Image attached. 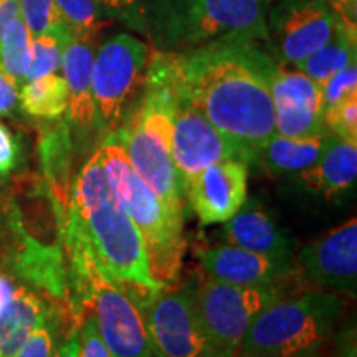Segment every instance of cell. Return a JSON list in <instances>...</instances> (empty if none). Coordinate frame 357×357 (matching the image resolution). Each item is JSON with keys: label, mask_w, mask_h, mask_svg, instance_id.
Returning <instances> with one entry per match:
<instances>
[{"label": "cell", "mask_w": 357, "mask_h": 357, "mask_svg": "<svg viewBox=\"0 0 357 357\" xmlns=\"http://www.w3.org/2000/svg\"><path fill=\"white\" fill-rule=\"evenodd\" d=\"M182 89L181 56L151 53L144 86L118 132L111 134L123 146L139 177L172 211L185 215L187 187L172 160V121Z\"/></svg>", "instance_id": "3957f363"}, {"label": "cell", "mask_w": 357, "mask_h": 357, "mask_svg": "<svg viewBox=\"0 0 357 357\" xmlns=\"http://www.w3.org/2000/svg\"><path fill=\"white\" fill-rule=\"evenodd\" d=\"M331 357H357V336L354 324H346L334 339Z\"/></svg>", "instance_id": "d590c367"}, {"label": "cell", "mask_w": 357, "mask_h": 357, "mask_svg": "<svg viewBox=\"0 0 357 357\" xmlns=\"http://www.w3.org/2000/svg\"><path fill=\"white\" fill-rule=\"evenodd\" d=\"M197 258L205 273L223 283L263 287L289 284L301 278L300 266L293 255L268 257L235 245H217L199 250Z\"/></svg>", "instance_id": "2e32d148"}, {"label": "cell", "mask_w": 357, "mask_h": 357, "mask_svg": "<svg viewBox=\"0 0 357 357\" xmlns=\"http://www.w3.org/2000/svg\"><path fill=\"white\" fill-rule=\"evenodd\" d=\"M22 149L19 139L0 121V178H7L20 166Z\"/></svg>", "instance_id": "836d02e7"}, {"label": "cell", "mask_w": 357, "mask_h": 357, "mask_svg": "<svg viewBox=\"0 0 357 357\" xmlns=\"http://www.w3.org/2000/svg\"><path fill=\"white\" fill-rule=\"evenodd\" d=\"M15 15H19V2L17 0H0V38H2L8 22Z\"/></svg>", "instance_id": "74e56055"}, {"label": "cell", "mask_w": 357, "mask_h": 357, "mask_svg": "<svg viewBox=\"0 0 357 357\" xmlns=\"http://www.w3.org/2000/svg\"><path fill=\"white\" fill-rule=\"evenodd\" d=\"M351 63H356V24L337 15V24L331 38L319 50L294 66L323 86L334 73Z\"/></svg>", "instance_id": "603a6c76"}, {"label": "cell", "mask_w": 357, "mask_h": 357, "mask_svg": "<svg viewBox=\"0 0 357 357\" xmlns=\"http://www.w3.org/2000/svg\"><path fill=\"white\" fill-rule=\"evenodd\" d=\"M98 154L111 192L139 230L151 273L160 284L172 283L177 280L187 248L185 215L172 211L142 181L114 136L101 141Z\"/></svg>", "instance_id": "5b68a950"}, {"label": "cell", "mask_w": 357, "mask_h": 357, "mask_svg": "<svg viewBox=\"0 0 357 357\" xmlns=\"http://www.w3.org/2000/svg\"><path fill=\"white\" fill-rule=\"evenodd\" d=\"M301 357H319V354H310V356H301Z\"/></svg>", "instance_id": "60d3db41"}, {"label": "cell", "mask_w": 357, "mask_h": 357, "mask_svg": "<svg viewBox=\"0 0 357 357\" xmlns=\"http://www.w3.org/2000/svg\"><path fill=\"white\" fill-rule=\"evenodd\" d=\"M95 40L71 37L63 50V78L68 86V124L73 147L83 151L93 141H98L95 101L91 89V70L95 60Z\"/></svg>", "instance_id": "ac0fdd59"}, {"label": "cell", "mask_w": 357, "mask_h": 357, "mask_svg": "<svg viewBox=\"0 0 357 357\" xmlns=\"http://www.w3.org/2000/svg\"><path fill=\"white\" fill-rule=\"evenodd\" d=\"M298 178L326 200H339L356 185L357 144L333 136L318 162L298 172Z\"/></svg>", "instance_id": "ffe728a7"}, {"label": "cell", "mask_w": 357, "mask_h": 357, "mask_svg": "<svg viewBox=\"0 0 357 357\" xmlns=\"http://www.w3.org/2000/svg\"><path fill=\"white\" fill-rule=\"evenodd\" d=\"M222 238L227 245L268 257L293 255L294 242L257 199L245 200L234 217L225 222Z\"/></svg>", "instance_id": "d6986e66"}, {"label": "cell", "mask_w": 357, "mask_h": 357, "mask_svg": "<svg viewBox=\"0 0 357 357\" xmlns=\"http://www.w3.org/2000/svg\"><path fill=\"white\" fill-rule=\"evenodd\" d=\"M147 0H96L106 19L124 24L139 33H147Z\"/></svg>", "instance_id": "4dcf8cb0"}, {"label": "cell", "mask_w": 357, "mask_h": 357, "mask_svg": "<svg viewBox=\"0 0 357 357\" xmlns=\"http://www.w3.org/2000/svg\"><path fill=\"white\" fill-rule=\"evenodd\" d=\"M79 337V357H113L106 342L102 341L100 331H98L95 316L91 311H86L78 326Z\"/></svg>", "instance_id": "d6a6232c"}, {"label": "cell", "mask_w": 357, "mask_h": 357, "mask_svg": "<svg viewBox=\"0 0 357 357\" xmlns=\"http://www.w3.org/2000/svg\"><path fill=\"white\" fill-rule=\"evenodd\" d=\"M331 137L328 131L307 137H287L275 132L258 153L255 164H260L270 176L298 174L318 162Z\"/></svg>", "instance_id": "44dd1931"}, {"label": "cell", "mask_w": 357, "mask_h": 357, "mask_svg": "<svg viewBox=\"0 0 357 357\" xmlns=\"http://www.w3.org/2000/svg\"><path fill=\"white\" fill-rule=\"evenodd\" d=\"M189 283L213 357H236L253 319L289 293V284L245 287L223 283L208 275H195Z\"/></svg>", "instance_id": "9c48e42d"}, {"label": "cell", "mask_w": 357, "mask_h": 357, "mask_svg": "<svg viewBox=\"0 0 357 357\" xmlns=\"http://www.w3.org/2000/svg\"><path fill=\"white\" fill-rule=\"evenodd\" d=\"M303 281L319 289L354 294L357 287V218L303 247L296 255Z\"/></svg>", "instance_id": "7c38bea8"}, {"label": "cell", "mask_w": 357, "mask_h": 357, "mask_svg": "<svg viewBox=\"0 0 357 357\" xmlns=\"http://www.w3.org/2000/svg\"><path fill=\"white\" fill-rule=\"evenodd\" d=\"M61 326H63V318L55 307L50 306L13 357H53L63 337Z\"/></svg>", "instance_id": "83f0119b"}, {"label": "cell", "mask_w": 357, "mask_h": 357, "mask_svg": "<svg viewBox=\"0 0 357 357\" xmlns=\"http://www.w3.org/2000/svg\"><path fill=\"white\" fill-rule=\"evenodd\" d=\"M70 38L71 37H58V35H40V37L32 38L25 83L61 70L65 45Z\"/></svg>", "instance_id": "f1b7e54d"}, {"label": "cell", "mask_w": 357, "mask_h": 357, "mask_svg": "<svg viewBox=\"0 0 357 357\" xmlns=\"http://www.w3.org/2000/svg\"><path fill=\"white\" fill-rule=\"evenodd\" d=\"M333 10L337 12L341 19L354 24L356 19V0H331Z\"/></svg>", "instance_id": "ab89813d"}, {"label": "cell", "mask_w": 357, "mask_h": 357, "mask_svg": "<svg viewBox=\"0 0 357 357\" xmlns=\"http://www.w3.org/2000/svg\"><path fill=\"white\" fill-rule=\"evenodd\" d=\"M32 35L20 15L8 22L0 38V68L17 86L25 83V73L30 61Z\"/></svg>", "instance_id": "d4e9b609"}, {"label": "cell", "mask_w": 357, "mask_h": 357, "mask_svg": "<svg viewBox=\"0 0 357 357\" xmlns=\"http://www.w3.org/2000/svg\"><path fill=\"white\" fill-rule=\"evenodd\" d=\"M247 164L220 160L205 167L187 184V204L202 225L227 222L247 200Z\"/></svg>", "instance_id": "e0dca14e"}, {"label": "cell", "mask_w": 357, "mask_h": 357, "mask_svg": "<svg viewBox=\"0 0 357 357\" xmlns=\"http://www.w3.org/2000/svg\"><path fill=\"white\" fill-rule=\"evenodd\" d=\"M346 300L328 289L284 296L250 324L236 357H301L318 354L333 336Z\"/></svg>", "instance_id": "8992f818"}, {"label": "cell", "mask_w": 357, "mask_h": 357, "mask_svg": "<svg viewBox=\"0 0 357 357\" xmlns=\"http://www.w3.org/2000/svg\"><path fill=\"white\" fill-rule=\"evenodd\" d=\"M139 310L154 357H213L190 283L164 287Z\"/></svg>", "instance_id": "30bf717a"}, {"label": "cell", "mask_w": 357, "mask_h": 357, "mask_svg": "<svg viewBox=\"0 0 357 357\" xmlns=\"http://www.w3.org/2000/svg\"><path fill=\"white\" fill-rule=\"evenodd\" d=\"M20 109L40 119H58L66 113L68 86L63 77L56 73L45 75L22 84L19 89Z\"/></svg>", "instance_id": "cb8c5ba5"}, {"label": "cell", "mask_w": 357, "mask_h": 357, "mask_svg": "<svg viewBox=\"0 0 357 357\" xmlns=\"http://www.w3.org/2000/svg\"><path fill=\"white\" fill-rule=\"evenodd\" d=\"M7 215L13 236L10 255L13 273L35 287L45 289L56 300L68 301V265H66L63 248H61V245L65 247V242H55L52 245L38 242L26 231L19 205L13 202L10 204Z\"/></svg>", "instance_id": "9a60e30c"}, {"label": "cell", "mask_w": 357, "mask_h": 357, "mask_svg": "<svg viewBox=\"0 0 357 357\" xmlns=\"http://www.w3.org/2000/svg\"><path fill=\"white\" fill-rule=\"evenodd\" d=\"M323 108L328 109L344 100L346 96L357 93V66L356 63L347 65L346 68L339 70L323 86Z\"/></svg>", "instance_id": "1f68e13d"}, {"label": "cell", "mask_w": 357, "mask_h": 357, "mask_svg": "<svg viewBox=\"0 0 357 357\" xmlns=\"http://www.w3.org/2000/svg\"><path fill=\"white\" fill-rule=\"evenodd\" d=\"M71 37L95 40L105 25V15L96 0H55Z\"/></svg>", "instance_id": "484cf974"}, {"label": "cell", "mask_w": 357, "mask_h": 357, "mask_svg": "<svg viewBox=\"0 0 357 357\" xmlns=\"http://www.w3.org/2000/svg\"><path fill=\"white\" fill-rule=\"evenodd\" d=\"M17 284L13 283V280L3 271H0V311L7 306V303L10 301V298L15 293Z\"/></svg>", "instance_id": "f35d334b"}, {"label": "cell", "mask_w": 357, "mask_h": 357, "mask_svg": "<svg viewBox=\"0 0 357 357\" xmlns=\"http://www.w3.org/2000/svg\"><path fill=\"white\" fill-rule=\"evenodd\" d=\"M65 227L77 230L86 240L102 270L137 307L167 287L155 281L151 273L142 236L111 192L98 149L75 178Z\"/></svg>", "instance_id": "7a4b0ae2"}, {"label": "cell", "mask_w": 357, "mask_h": 357, "mask_svg": "<svg viewBox=\"0 0 357 357\" xmlns=\"http://www.w3.org/2000/svg\"><path fill=\"white\" fill-rule=\"evenodd\" d=\"M17 2H19V15L25 22L32 38L40 35L71 37L55 0H17Z\"/></svg>", "instance_id": "4316f807"}, {"label": "cell", "mask_w": 357, "mask_h": 357, "mask_svg": "<svg viewBox=\"0 0 357 357\" xmlns=\"http://www.w3.org/2000/svg\"><path fill=\"white\" fill-rule=\"evenodd\" d=\"M78 323H71L68 331L63 334L53 357H79Z\"/></svg>", "instance_id": "8d00e7d4"}, {"label": "cell", "mask_w": 357, "mask_h": 357, "mask_svg": "<svg viewBox=\"0 0 357 357\" xmlns=\"http://www.w3.org/2000/svg\"><path fill=\"white\" fill-rule=\"evenodd\" d=\"M47 301L33 289L17 287L0 311V357H13L48 311Z\"/></svg>", "instance_id": "7402d4cb"}, {"label": "cell", "mask_w": 357, "mask_h": 357, "mask_svg": "<svg viewBox=\"0 0 357 357\" xmlns=\"http://www.w3.org/2000/svg\"><path fill=\"white\" fill-rule=\"evenodd\" d=\"M270 91L275 106V132L287 137H307L324 132L323 89L301 71L273 66Z\"/></svg>", "instance_id": "5bb4252c"}, {"label": "cell", "mask_w": 357, "mask_h": 357, "mask_svg": "<svg viewBox=\"0 0 357 357\" xmlns=\"http://www.w3.org/2000/svg\"><path fill=\"white\" fill-rule=\"evenodd\" d=\"M149 58L147 43L128 33L114 35L98 48L91 70L98 142L119 131L139 100Z\"/></svg>", "instance_id": "ba28073f"}, {"label": "cell", "mask_w": 357, "mask_h": 357, "mask_svg": "<svg viewBox=\"0 0 357 357\" xmlns=\"http://www.w3.org/2000/svg\"><path fill=\"white\" fill-rule=\"evenodd\" d=\"M19 108V86L0 68V116L10 118Z\"/></svg>", "instance_id": "e575fe53"}, {"label": "cell", "mask_w": 357, "mask_h": 357, "mask_svg": "<svg viewBox=\"0 0 357 357\" xmlns=\"http://www.w3.org/2000/svg\"><path fill=\"white\" fill-rule=\"evenodd\" d=\"M337 13L324 0H280L270 12V30L281 58L298 65L331 38Z\"/></svg>", "instance_id": "4fadbf2b"}, {"label": "cell", "mask_w": 357, "mask_h": 357, "mask_svg": "<svg viewBox=\"0 0 357 357\" xmlns=\"http://www.w3.org/2000/svg\"><path fill=\"white\" fill-rule=\"evenodd\" d=\"M68 253L70 314L78 323L91 311L102 341L113 357H153L144 318L128 293L102 270L86 240L63 229Z\"/></svg>", "instance_id": "277c9868"}, {"label": "cell", "mask_w": 357, "mask_h": 357, "mask_svg": "<svg viewBox=\"0 0 357 357\" xmlns=\"http://www.w3.org/2000/svg\"><path fill=\"white\" fill-rule=\"evenodd\" d=\"M323 121L334 137L357 144V93L324 109Z\"/></svg>", "instance_id": "f546056e"}, {"label": "cell", "mask_w": 357, "mask_h": 357, "mask_svg": "<svg viewBox=\"0 0 357 357\" xmlns=\"http://www.w3.org/2000/svg\"><path fill=\"white\" fill-rule=\"evenodd\" d=\"M271 0H169L164 42L197 48L222 40L255 42L268 37Z\"/></svg>", "instance_id": "52a82bcc"}, {"label": "cell", "mask_w": 357, "mask_h": 357, "mask_svg": "<svg viewBox=\"0 0 357 357\" xmlns=\"http://www.w3.org/2000/svg\"><path fill=\"white\" fill-rule=\"evenodd\" d=\"M275 63L247 40H222L181 55L187 96L247 154L248 164L275 134L270 75Z\"/></svg>", "instance_id": "6da1fadb"}, {"label": "cell", "mask_w": 357, "mask_h": 357, "mask_svg": "<svg viewBox=\"0 0 357 357\" xmlns=\"http://www.w3.org/2000/svg\"><path fill=\"white\" fill-rule=\"evenodd\" d=\"M171 153L185 187L205 167L220 160H242L250 166L247 154L192 105L184 82L174 111Z\"/></svg>", "instance_id": "8fae6325"}]
</instances>
